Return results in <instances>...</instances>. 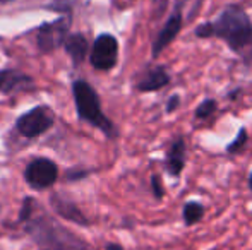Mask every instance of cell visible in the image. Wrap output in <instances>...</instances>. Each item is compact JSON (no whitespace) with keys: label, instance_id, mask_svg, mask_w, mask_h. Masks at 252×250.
I'll return each instance as SVG.
<instances>
[{"label":"cell","instance_id":"cell-3","mask_svg":"<svg viewBox=\"0 0 252 250\" xmlns=\"http://www.w3.org/2000/svg\"><path fill=\"white\" fill-rule=\"evenodd\" d=\"M72 91L79 117L83 120L90 122L91 125L98 127L108 137H115L117 130L112 122L108 120V117L101 111L100 98H98L96 91L84 81H76L72 86Z\"/></svg>","mask_w":252,"mask_h":250},{"label":"cell","instance_id":"cell-12","mask_svg":"<svg viewBox=\"0 0 252 250\" xmlns=\"http://www.w3.org/2000/svg\"><path fill=\"white\" fill-rule=\"evenodd\" d=\"M65 48L72 57L74 63H81L88 54V41L83 34H72V36H67Z\"/></svg>","mask_w":252,"mask_h":250},{"label":"cell","instance_id":"cell-19","mask_svg":"<svg viewBox=\"0 0 252 250\" xmlns=\"http://www.w3.org/2000/svg\"><path fill=\"white\" fill-rule=\"evenodd\" d=\"M105 250H126L120 244H106Z\"/></svg>","mask_w":252,"mask_h":250},{"label":"cell","instance_id":"cell-7","mask_svg":"<svg viewBox=\"0 0 252 250\" xmlns=\"http://www.w3.org/2000/svg\"><path fill=\"white\" fill-rule=\"evenodd\" d=\"M182 24H184V17L180 9H175L172 12V16L166 19L165 26L159 29V33L156 34V40L153 43V58H156L163 50H165L168 45H172L175 41V38L179 36V33L182 31Z\"/></svg>","mask_w":252,"mask_h":250},{"label":"cell","instance_id":"cell-4","mask_svg":"<svg viewBox=\"0 0 252 250\" xmlns=\"http://www.w3.org/2000/svg\"><path fill=\"white\" fill-rule=\"evenodd\" d=\"M119 60V41L113 34H100L94 40L91 50V63L100 70H108L115 67Z\"/></svg>","mask_w":252,"mask_h":250},{"label":"cell","instance_id":"cell-17","mask_svg":"<svg viewBox=\"0 0 252 250\" xmlns=\"http://www.w3.org/2000/svg\"><path fill=\"white\" fill-rule=\"evenodd\" d=\"M151 190H153V195L155 199L161 200L165 197V189H163V182L159 178V175H153L151 177Z\"/></svg>","mask_w":252,"mask_h":250},{"label":"cell","instance_id":"cell-11","mask_svg":"<svg viewBox=\"0 0 252 250\" xmlns=\"http://www.w3.org/2000/svg\"><path fill=\"white\" fill-rule=\"evenodd\" d=\"M52 204H53V207H55L57 214L62 216L63 220H69V221H72V223L81 224V226H88V223H90V221L86 220V216L79 211V207L70 202V200H65L59 195H53Z\"/></svg>","mask_w":252,"mask_h":250},{"label":"cell","instance_id":"cell-9","mask_svg":"<svg viewBox=\"0 0 252 250\" xmlns=\"http://www.w3.org/2000/svg\"><path fill=\"white\" fill-rule=\"evenodd\" d=\"M186 161H187V146L186 140L182 137L175 139L170 146L168 153H166V160H165V168L172 177H180V173L186 168Z\"/></svg>","mask_w":252,"mask_h":250},{"label":"cell","instance_id":"cell-13","mask_svg":"<svg viewBox=\"0 0 252 250\" xmlns=\"http://www.w3.org/2000/svg\"><path fill=\"white\" fill-rule=\"evenodd\" d=\"M204 206L197 200H187L182 207V220H184V224L186 226H194L197 224L199 221L204 218Z\"/></svg>","mask_w":252,"mask_h":250},{"label":"cell","instance_id":"cell-18","mask_svg":"<svg viewBox=\"0 0 252 250\" xmlns=\"http://www.w3.org/2000/svg\"><path fill=\"white\" fill-rule=\"evenodd\" d=\"M179 107H180V96L179 94H172V96L168 98V101H166L165 110H166V113H173Z\"/></svg>","mask_w":252,"mask_h":250},{"label":"cell","instance_id":"cell-2","mask_svg":"<svg viewBox=\"0 0 252 250\" xmlns=\"http://www.w3.org/2000/svg\"><path fill=\"white\" fill-rule=\"evenodd\" d=\"M34 207L33 199L24 200L19 220L26 223V233L40 250H90V245L79 235L60 224L47 213H34Z\"/></svg>","mask_w":252,"mask_h":250},{"label":"cell","instance_id":"cell-15","mask_svg":"<svg viewBox=\"0 0 252 250\" xmlns=\"http://www.w3.org/2000/svg\"><path fill=\"white\" fill-rule=\"evenodd\" d=\"M247 142H249V134H247L246 127H242V129L239 130V134L235 136V139H233L232 142L226 146V153L232 154V156L240 154L247 147Z\"/></svg>","mask_w":252,"mask_h":250},{"label":"cell","instance_id":"cell-16","mask_svg":"<svg viewBox=\"0 0 252 250\" xmlns=\"http://www.w3.org/2000/svg\"><path fill=\"white\" fill-rule=\"evenodd\" d=\"M216 110H218V101L213 100V98H206V100H202L199 105H197L196 108V118H199V120H206V118L213 117V115L216 113Z\"/></svg>","mask_w":252,"mask_h":250},{"label":"cell","instance_id":"cell-21","mask_svg":"<svg viewBox=\"0 0 252 250\" xmlns=\"http://www.w3.org/2000/svg\"><path fill=\"white\" fill-rule=\"evenodd\" d=\"M143 250H153V249H143Z\"/></svg>","mask_w":252,"mask_h":250},{"label":"cell","instance_id":"cell-10","mask_svg":"<svg viewBox=\"0 0 252 250\" xmlns=\"http://www.w3.org/2000/svg\"><path fill=\"white\" fill-rule=\"evenodd\" d=\"M170 84V74L163 65H156L148 70L141 81L137 83V89L141 93H153V91H159L165 86Z\"/></svg>","mask_w":252,"mask_h":250},{"label":"cell","instance_id":"cell-1","mask_svg":"<svg viewBox=\"0 0 252 250\" xmlns=\"http://www.w3.org/2000/svg\"><path fill=\"white\" fill-rule=\"evenodd\" d=\"M197 38H218L235 54L247 58L252 55V21L239 3H230L215 21L202 23L194 31ZM252 58V57H251Z\"/></svg>","mask_w":252,"mask_h":250},{"label":"cell","instance_id":"cell-5","mask_svg":"<svg viewBox=\"0 0 252 250\" xmlns=\"http://www.w3.org/2000/svg\"><path fill=\"white\" fill-rule=\"evenodd\" d=\"M24 177H26V182L30 184V187L36 190H43L52 187L57 182L59 168H57V165L53 161L40 158V160H34L33 163L28 165Z\"/></svg>","mask_w":252,"mask_h":250},{"label":"cell","instance_id":"cell-14","mask_svg":"<svg viewBox=\"0 0 252 250\" xmlns=\"http://www.w3.org/2000/svg\"><path fill=\"white\" fill-rule=\"evenodd\" d=\"M31 79H28L26 76H21V74L14 72V70H2L0 72V91L3 93H9L12 89H17L23 84H28Z\"/></svg>","mask_w":252,"mask_h":250},{"label":"cell","instance_id":"cell-6","mask_svg":"<svg viewBox=\"0 0 252 250\" xmlns=\"http://www.w3.org/2000/svg\"><path fill=\"white\" fill-rule=\"evenodd\" d=\"M53 125V113L47 107H36L19 118L17 130L26 137H36Z\"/></svg>","mask_w":252,"mask_h":250},{"label":"cell","instance_id":"cell-8","mask_svg":"<svg viewBox=\"0 0 252 250\" xmlns=\"http://www.w3.org/2000/svg\"><path fill=\"white\" fill-rule=\"evenodd\" d=\"M67 24H69L67 19H59L41 28L40 34H38V47L43 52H52L62 43H65L67 31H69Z\"/></svg>","mask_w":252,"mask_h":250},{"label":"cell","instance_id":"cell-20","mask_svg":"<svg viewBox=\"0 0 252 250\" xmlns=\"http://www.w3.org/2000/svg\"><path fill=\"white\" fill-rule=\"evenodd\" d=\"M249 189H251V192H252V171H251V177H249Z\"/></svg>","mask_w":252,"mask_h":250}]
</instances>
